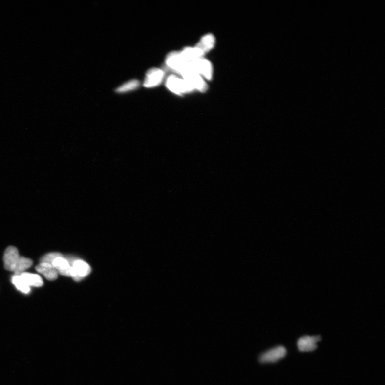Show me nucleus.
<instances>
[{
  "mask_svg": "<svg viewBox=\"0 0 385 385\" xmlns=\"http://www.w3.org/2000/svg\"><path fill=\"white\" fill-rule=\"evenodd\" d=\"M180 75L194 90H197L201 93L206 92L207 90L208 87L205 80L192 69L190 63H188L187 68Z\"/></svg>",
  "mask_w": 385,
  "mask_h": 385,
  "instance_id": "obj_1",
  "label": "nucleus"
},
{
  "mask_svg": "<svg viewBox=\"0 0 385 385\" xmlns=\"http://www.w3.org/2000/svg\"><path fill=\"white\" fill-rule=\"evenodd\" d=\"M166 86L170 91L178 95L190 93L194 90L183 78L173 75L168 77Z\"/></svg>",
  "mask_w": 385,
  "mask_h": 385,
  "instance_id": "obj_2",
  "label": "nucleus"
},
{
  "mask_svg": "<svg viewBox=\"0 0 385 385\" xmlns=\"http://www.w3.org/2000/svg\"><path fill=\"white\" fill-rule=\"evenodd\" d=\"M192 69L205 80H211L213 76V67L211 62L204 57L190 63Z\"/></svg>",
  "mask_w": 385,
  "mask_h": 385,
  "instance_id": "obj_3",
  "label": "nucleus"
},
{
  "mask_svg": "<svg viewBox=\"0 0 385 385\" xmlns=\"http://www.w3.org/2000/svg\"><path fill=\"white\" fill-rule=\"evenodd\" d=\"M166 63L170 69L179 74L187 68L188 64L182 56L180 52L178 51L170 53L166 57Z\"/></svg>",
  "mask_w": 385,
  "mask_h": 385,
  "instance_id": "obj_4",
  "label": "nucleus"
},
{
  "mask_svg": "<svg viewBox=\"0 0 385 385\" xmlns=\"http://www.w3.org/2000/svg\"><path fill=\"white\" fill-rule=\"evenodd\" d=\"M71 277L75 281L79 282L84 277L89 275L91 272L90 266L82 260H76L72 263Z\"/></svg>",
  "mask_w": 385,
  "mask_h": 385,
  "instance_id": "obj_5",
  "label": "nucleus"
},
{
  "mask_svg": "<svg viewBox=\"0 0 385 385\" xmlns=\"http://www.w3.org/2000/svg\"><path fill=\"white\" fill-rule=\"evenodd\" d=\"M286 349L283 346H277L265 352L259 357V361L262 363H275L286 355Z\"/></svg>",
  "mask_w": 385,
  "mask_h": 385,
  "instance_id": "obj_6",
  "label": "nucleus"
},
{
  "mask_svg": "<svg viewBox=\"0 0 385 385\" xmlns=\"http://www.w3.org/2000/svg\"><path fill=\"white\" fill-rule=\"evenodd\" d=\"M19 257L20 256L17 248L8 247L4 252L3 257L5 269L9 271H14Z\"/></svg>",
  "mask_w": 385,
  "mask_h": 385,
  "instance_id": "obj_7",
  "label": "nucleus"
},
{
  "mask_svg": "<svg viewBox=\"0 0 385 385\" xmlns=\"http://www.w3.org/2000/svg\"><path fill=\"white\" fill-rule=\"evenodd\" d=\"M165 77V72L159 68L150 69L147 73L144 82L146 88H153L158 86L162 82Z\"/></svg>",
  "mask_w": 385,
  "mask_h": 385,
  "instance_id": "obj_8",
  "label": "nucleus"
},
{
  "mask_svg": "<svg viewBox=\"0 0 385 385\" xmlns=\"http://www.w3.org/2000/svg\"><path fill=\"white\" fill-rule=\"evenodd\" d=\"M321 340L320 336H304L298 339V348L301 351H312L317 348V342Z\"/></svg>",
  "mask_w": 385,
  "mask_h": 385,
  "instance_id": "obj_9",
  "label": "nucleus"
},
{
  "mask_svg": "<svg viewBox=\"0 0 385 385\" xmlns=\"http://www.w3.org/2000/svg\"><path fill=\"white\" fill-rule=\"evenodd\" d=\"M36 269L50 281H53L58 278V273L53 265L40 263L36 266Z\"/></svg>",
  "mask_w": 385,
  "mask_h": 385,
  "instance_id": "obj_10",
  "label": "nucleus"
},
{
  "mask_svg": "<svg viewBox=\"0 0 385 385\" xmlns=\"http://www.w3.org/2000/svg\"><path fill=\"white\" fill-rule=\"evenodd\" d=\"M215 43H216V39L214 36L213 34H208L201 37L195 47L205 54L214 48Z\"/></svg>",
  "mask_w": 385,
  "mask_h": 385,
  "instance_id": "obj_11",
  "label": "nucleus"
},
{
  "mask_svg": "<svg viewBox=\"0 0 385 385\" xmlns=\"http://www.w3.org/2000/svg\"><path fill=\"white\" fill-rule=\"evenodd\" d=\"M180 53L184 60L188 63L197 61L203 57L205 54L203 51L196 47H186L180 51Z\"/></svg>",
  "mask_w": 385,
  "mask_h": 385,
  "instance_id": "obj_12",
  "label": "nucleus"
},
{
  "mask_svg": "<svg viewBox=\"0 0 385 385\" xmlns=\"http://www.w3.org/2000/svg\"><path fill=\"white\" fill-rule=\"evenodd\" d=\"M53 265L57 270L58 274L64 276L70 277L71 266L69 260L63 257H58L55 259L53 263Z\"/></svg>",
  "mask_w": 385,
  "mask_h": 385,
  "instance_id": "obj_13",
  "label": "nucleus"
},
{
  "mask_svg": "<svg viewBox=\"0 0 385 385\" xmlns=\"http://www.w3.org/2000/svg\"><path fill=\"white\" fill-rule=\"evenodd\" d=\"M24 281L29 287H41L43 285L42 278L35 274L24 272L20 275Z\"/></svg>",
  "mask_w": 385,
  "mask_h": 385,
  "instance_id": "obj_14",
  "label": "nucleus"
},
{
  "mask_svg": "<svg viewBox=\"0 0 385 385\" xmlns=\"http://www.w3.org/2000/svg\"><path fill=\"white\" fill-rule=\"evenodd\" d=\"M33 264L32 260L29 258L20 257L18 261L14 272L16 276L21 275L22 273L30 268Z\"/></svg>",
  "mask_w": 385,
  "mask_h": 385,
  "instance_id": "obj_15",
  "label": "nucleus"
},
{
  "mask_svg": "<svg viewBox=\"0 0 385 385\" xmlns=\"http://www.w3.org/2000/svg\"><path fill=\"white\" fill-rule=\"evenodd\" d=\"M139 82L136 80H133L124 84L116 89V92L118 93H123L133 90L139 86Z\"/></svg>",
  "mask_w": 385,
  "mask_h": 385,
  "instance_id": "obj_16",
  "label": "nucleus"
},
{
  "mask_svg": "<svg viewBox=\"0 0 385 385\" xmlns=\"http://www.w3.org/2000/svg\"><path fill=\"white\" fill-rule=\"evenodd\" d=\"M12 282L16 286L18 290H20L25 294L29 293L30 291V287L25 283L20 275H16L15 276L13 277Z\"/></svg>",
  "mask_w": 385,
  "mask_h": 385,
  "instance_id": "obj_17",
  "label": "nucleus"
},
{
  "mask_svg": "<svg viewBox=\"0 0 385 385\" xmlns=\"http://www.w3.org/2000/svg\"><path fill=\"white\" fill-rule=\"evenodd\" d=\"M63 257V256L59 253H51L42 257L40 262L41 263H47L53 265L54 260L58 257Z\"/></svg>",
  "mask_w": 385,
  "mask_h": 385,
  "instance_id": "obj_18",
  "label": "nucleus"
}]
</instances>
